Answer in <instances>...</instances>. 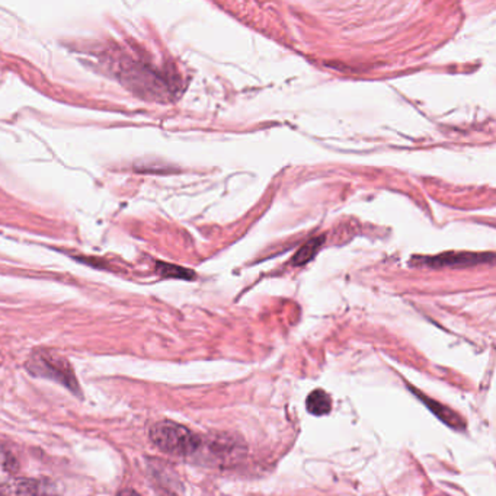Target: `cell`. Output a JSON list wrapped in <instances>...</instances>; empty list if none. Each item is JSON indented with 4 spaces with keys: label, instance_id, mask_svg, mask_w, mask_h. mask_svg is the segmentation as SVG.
Masks as SVG:
<instances>
[{
    "label": "cell",
    "instance_id": "cell-7",
    "mask_svg": "<svg viewBox=\"0 0 496 496\" xmlns=\"http://www.w3.org/2000/svg\"><path fill=\"white\" fill-rule=\"evenodd\" d=\"M156 270L165 278H178V280H194L195 278V272H192L187 268L178 267V265L165 264V262H158Z\"/></svg>",
    "mask_w": 496,
    "mask_h": 496
},
{
    "label": "cell",
    "instance_id": "cell-8",
    "mask_svg": "<svg viewBox=\"0 0 496 496\" xmlns=\"http://www.w3.org/2000/svg\"><path fill=\"white\" fill-rule=\"evenodd\" d=\"M40 486L41 485H38V482L35 480H22L19 482V485L12 487V492L13 493H40L43 492Z\"/></svg>",
    "mask_w": 496,
    "mask_h": 496
},
{
    "label": "cell",
    "instance_id": "cell-6",
    "mask_svg": "<svg viewBox=\"0 0 496 496\" xmlns=\"http://www.w3.org/2000/svg\"><path fill=\"white\" fill-rule=\"evenodd\" d=\"M324 242H325V236H317V238L309 241V242L294 255V258L291 259V264L296 265V267H302V265L307 264L309 260H312V259L316 256L319 248L324 245Z\"/></svg>",
    "mask_w": 496,
    "mask_h": 496
},
{
    "label": "cell",
    "instance_id": "cell-1",
    "mask_svg": "<svg viewBox=\"0 0 496 496\" xmlns=\"http://www.w3.org/2000/svg\"><path fill=\"white\" fill-rule=\"evenodd\" d=\"M149 436L160 451L178 457H194L202 443L199 435L172 421L155 424L150 428Z\"/></svg>",
    "mask_w": 496,
    "mask_h": 496
},
{
    "label": "cell",
    "instance_id": "cell-2",
    "mask_svg": "<svg viewBox=\"0 0 496 496\" xmlns=\"http://www.w3.org/2000/svg\"><path fill=\"white\" fill-rule=\"evenodd\" d=\"M26 370L35 377H44L62 383L73 393H79V383L69 363L62 358L47 353H37L26 363Z\"/></svg>",
    "mask_w": 496,
    "mask_h": 496
},
{
    "label": "cell",
    "instance_id": "cell-5",
    "mask_svg": "<svg viewBox=\"0 0 496 496\" xmlns=\"http://www.w3.org/2000/svg\"><path fill=\"white\" fill-rule=\"evenodd\" d=\"M412 390H414V393H417V395L425 402V404H428L429 409H431L436 417H439L443 422H446L447 425H450L451 428H456V429L464 428L463 419H461L456 412H453L451 409H448V407L443 406V404L439 403V402H435V400H432V399H429V397H425V396L419 395L418 390H415V389H412Z\"/></svg>",
    "mask_w": 496,
    "mask_h": 496
},
{
    "label": "cell",
    "instance_id": "cell-3",
    "mask_svg": "<svg viewBox=\"0 0 496 496\" xmlns=\"http://www.w3.org/2000/svg\"><path fill=\"white\" fill-rule=\"evenodd\" d=\"M424 265L441 268V267H468L478 265L482 262H492L493 253H470V252H447L440 256L424 258Z\"/></svg>",
    "mask_w": 496,
    "mask_h": 496
},
{
    "label": "cell",
    "instance_id": "cell-4",
    "mask_svg": "<svg viewBox=\"0 0 496 496\" xmlns=\"http://www.w3.org/2000/svg\"><path fill=\"white\" fill-rule=\"evenodd\" d=\"M306 409L314 417L328 415L332 411V399L325 390L316 389L306 399Z\"/></svg>",
    "mask_w": 496,
    "mask_h": 496
}]
</instances>
